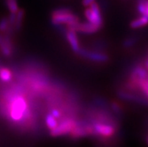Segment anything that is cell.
<instances>
[{
    "label": "cell",
    "instance_id": "6da1fadb",
    "mask_svg": "<svg viewBox=\"0 0 148 147\" xmlns=\"http://www.w3.org/2000/svg\"><path fill=\"white\" fill-rule=\"evenodd\" d=\"M8 111L10 118L14 122L21 121L23 118L29 117L27 103L21 95H15L10 99Z\"/></svg>",
    "mask_w": 148,
    "mask_h": 147
},
{
    "label": "cell",
    "instance_id": "7a4b0ae2",
    "mask_svg": "<svg viewBox=\"0 0 148 147\" xmlns=\"http://www.w3.org/2000/svg\"><path fill=\"white\" fill-rule=\"evenodd\" d=\"M52 23L54 25L66 24L68 27L72 26L79 23L78 17L72 14L69 9L60 8L55 10L52 14Z\"/></svg>",
    "mask_w": 148,
    "mask_h": 147
},
{
    "label": "cell",
    "instance_id": "3957f363",
    "mask_svg": "<svg viewBox=\"0 0 148 147\" xmlns=\"http://www.w3.org/2000/svg\"><path fill=\"white\" fill-rule=\"evenodd\" d=\"M84 14L87 21L94 24L102 26V17H101V10L99 5L96 2H92L90 5V8H86L84 11Z\"/></svg>",
    "mask_w": 148,
    "mask_h": 147
},
{
    "label": "cell",
    "instance_id": "277c9868",
    "mask_svg": "<svg viewBox=\"0 0 148 147\" xmlns=\"http://www.w3.org/2000/svg\"><path fill=\"white\" fill-rule=\"evenodd\" d=\"M77 125V123L73 119H65L62 122L58 124V125L54 129L51 130V134L53 137L62 136L64 134H67L71 133Z\"/></svg>",
    "mask_w": 148,
    "mask_h": 147
},
{
    "label": "cell",
    "instance_id": "5b68a950",
    "mask_svg": "<svg viewBox=\"0 0 148 147\" xmlns=\"http://www.w3.org/2000/svg\"><path fill=\"white\" fill-rule=\"evenodd\" d=\"M101 26L99 25L94 24L92 23H77V24L74 25L72 26L68 27V29L74 30L75 32H82L86 34H92L95 33L100 29Z\"/></svg>",
    "mask_w": 148,
    "mask_h": 147
},
{
    "label": "cell",
    "instance_id": "8992f818",
    "mask_svg": "<svg viewBox=\"0 0 148 147\" xmlns=\"http://www.w3.org/2000/svg\"><path fill=\"white\" fill-rule=\"evenodd\" d=\"M95 133L104 137H111L114 134L115 129L112 125L98 122L93 125Z\"/></svg>",
    "mask_w": 148,
    "mask_h": 147
},
{
    "label": "cell",
    "instance_id": "52a82bcc",
    "mask_svg": "<svg viewBox=\"0 0 148 147\" xmlns=\"http://www.w3.org/2000/svg\"><path fill=\"white\" fill-rule=\"evenodd\" d=\"M78 53L81 56H84L86 58H88L90 60L96 62H106L108 60V56L103 53H99L90 52V51H86L80 49L78 51Z\"/></svg>",
    "mask_w": 148,
    "mask_h": 147
},
{
    "label": "cell",
    "instance_id": "ba28073f",
    "mask_svg": "<svg viewBox=\"0 0 148 147\" xmlns=\"http://www.w3.org/2000/svg\"><path fill=\"white\" fill-rule=\"evenodd\" d=\"M0 49L5 56H10L11 54V42L8 36H2L0 35Z\"/></svg>",
    "mask_w": 148,
    "mask_h": 147
},
{
    "label": "cell",
    "instance_id": "9c48e42d",
    "mask_svg": "<svg viewBox=\"0 0 148 147\" xmlns=\"http://www.w3.org/2000/svg\"><path fill=\"white\" fill-rule=\"evenodd\" d=\"M66 38H67L69 44L71 45V49L76 53H78L80 50V45H79V41L77 39V35H76V32L74 30L68 29L67 32H66Z\"/></svg>",
    "mask_w": 148,
    "mask_h": 147
},
{
    "label": "cell",
    "instance_id": "30bf717a",
    "mask_svg": "<svg viewBox=\"0 0 148 147\" xmlns=\"http://www.w3.org/2000/svg\"><path fill=\"white\" fill-rule=\"evenodd\" d=\"M148 24V17L145 15H142L141 17L135 19L133 21H132L130 23V26L132 29H138L142 26H145Z\"/></svg>",
    "mask_w": 148,
    "mask_h": 147
},
{
    "label": "cell",
    "instance_id": "8fae6325",
    "mask_svg": "<svg viewBox=\"0 0 148 147\" xmlns=\"http://www.w3.org/2000/svg\"><path fill=\"white\" fill-rule=\"evenodd\" d=\"M12 79V72L8 68H0V80L2 82L8 83Z\"/></svg>",
    "mask_w": 148,
    "mask_h": 147
},
{
    "label": "cell",
    "instance_id": "7c38bea8",
    "mask_svg": "<svg viewBox=\"0 0 148 147\" xmlns=\"http://www.w3.org/2000/svg\"><path fill=\"white\" fill-rule=\"evenodd\" d=\"M45 122H46L47 128L50 130L54 129L58 125V122L56 120V118L54 117L51 113L47 115V116L45 118Z\"/></svg>",
    "mask_w": 148,
    "mask_h": 147
},
{
    "label": "cell",
    "instance_id": "4fadbf2b",
    "mask_svg": "<svg viewBox=\"0 0 148 147\" xmlns=\"http://www.w3.org/2000/svg\"><path fill=\"white\" fill-rule=\"evenodd\" d=\"M23 16H24V11L23 9H19V11L16 14V20L14 23L15 28L17 30L20 29L22 26Z\"/></svg>",
    "mask_w": 148,
    "mask_h": 147
},
{
    "label": "cell",
    "instance_id": "5bb4252c",
    "mask_svg": "<svg viewBox=\"0 0 148 147\" xmlns=\"http://www.w3.org/2000/svg\"><path fill=\"white\" fill-rule=\"evenodd\" d=\"M5 3L10 13L17 14V11H19L17 0H5Z\"/></svg>",
    "mask_w": 148,
    "mask_h": 147
},
{
    "label": "cell",
    "instance_id": "9a60e30c",
    "mask_svg": "<svg viewBox=\"0 0 148 147\" xmlns=\"http://www.w3.org/2000/svg\"><path fill=\"white\" fill-rule=\"evenodd\" d=\"M138 86L148 98V78L139 80L138 81Z\"/></svg>",
    "mask_w": 148,
    "mask_h": 147
},
{
    "label": "cell",
    "instance_id": "2e32d148",
    "mask_svg": "<svg viewBox=\"0 0 148 147\" xmlns=\"http://www.w3.org/2000/svg\"><path fill=\"white\" fill-rule=\"evenodd\" d=\"M8 25H9V22H8V19H2L0 21V31L1 32H5V31H6V29L8 27Z\"/></svg>",
    "mask_w": 148,
    "mask_h": 147
},
{
    "label": "cell",
    "instance_id": "e0dca14e",
    "mask_svg": "<svg viewBox=\"0 0 148 147\" xmlns=\"http://www.w3.org/2000/svg\"><path fill=\"white\" fill-rule=\"evenodd\" d=\"M51 114H52L54 117H56V119H59V118L60 117V116H61V114H60V112L58 110H56V109H54V110H52V111H51Z\"/></svg>",
    "mask_w": 148,
    "mask_h": 147
},
{
    "label": "cell",
    "instance_id": "ac0fdd59",
    "mask_svg": "<svg viewBox=\"0 0 148 147\" xmlns=\"http://www.w3.org/2000/svg\"><path fill=\"white\" fill-rule=\"evenodd\" d=\"M94 1L95 0H83L82 4L84 6H90L92 2H94Z\"/></svg>",
    "mask_w": 148,
    "mask_h": 147
},
{
    "label": "cell",
    "instance_id": "d6986e66",
    "mask_svg": "<svg viewBox=\"0 0 148 147\" xmlns=\"http://www.w3.org/2000/svg\"><path fill=\"white\" fill-rule=\"evenodd\" d=\"M125 46L126 47H128V46H131L132 44V39H129V40H126V42H125Z\"/></svg>",
    "mask_w": 148,
    "mask_h": 147
},
{
    "label": "cell",
    "instance_id": "ffe728a7",
    "mask_svg": "<svg viewBox=\"0 0 148 147\" xmlns=\"http://www.w3.org/2000/svg\"><path fill=\"white\" fill-rule=\"evenodd\" d=\"M113 108H114V110H116V112H118L120 110V107L118 106V104H115V103H114V104H113Z\"/></svg>",
    "mask_w": 148,
    "mask_h": 147
},
{
    "label": "cell",
    "instance_id": "44dd1931",
    "mask_svg": "<svg viewBox=\"0 0 148 147\" xmlns=\"http://www.w3.org/2000/svg\"><path fill=\"white\" fill-rule=\"evenodd\" d=\"M146 66H147V68L148 69V59L147 60V62H146Z\"/></svg>",
    "mask_w": 148,
    "mask_h": 147
}]
</instances>
